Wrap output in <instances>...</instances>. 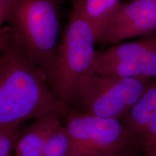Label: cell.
<instances>
[{
	"instance_id": "10",
	"label": "cell",
	"mask_w": 156,
	"mask_h": 156,
	"mask_svg": "<svg viewBox=\"0 0 156 156\" xmlns=\"http://www.w3.org/2000/svg\"><path fill=\"white\" fill-rule=\"evenodd\" d=\"M69 139L63 121L51 132L46 140L42 156H67Z\"/></svg>"
},
{
	"instance_id": "7",
	"label": "cell",
	"mask_w": 156,
	"mask_h": 156,
	"mask_svg": "<svg viewBox=\"0 0 156 156\" xmlns=\"http://www.w3.org/2000/svg\"><path fill=\"white\" fill-rule=\"evenodd\" d=\"M156 32V0L120 2L95 31L96 44L109 47Z\"/></svg>"
},
{
	"instance_id": "1",
	"label": "cell",
	"mask_w": 156,
	"mask_h": 156,
	"mask_svg": "<svg viewBox=\"0 0 156 156\" xmlns=\"http://www.w3.org/2000/svg\"><path fill=\"white\" fill-rule=\"evenodd\" d=\"M68 109L42 70L8 39L0 56V129L20 126L51 112L64 116Z\"/></svg>"
},
{
	"instance_id": "2",
	"label": "cell",
	"mask_w": 156,
	"mask_h": 156,
	"mask_svg": "<svg viewBox=\"0 0 156 156\" xmlns=\"http://www.w3.org/2000/svg\"><path fill=\"white\" fill-rule=\"evenodd\" d=\"M0 2L9 42L42 70L50 85L62 32V0Z\"/></svg>"
},
{
	"instance_id": "5",
	"label": "cell",
	"mask_w": 156,
	"mask_h": 156,
	"mask_svg": "<svg viewBox=\"0 0 156 156\" xmlns=\"http://www.w3.org/2000/svg\"><path fill=\"white\" fill-rule=\"evenodd\" d=\"M63 120L69 139L67 156H103L133 145L118 119L69 108Z\"/></svg>"
},
{
	"instance_id": "14",
	"label": "cell",
	"mask_w": 156,
	"mask_h": 156,
	"mask_svg": "<svg viewBox=\"0 0 156 156\" xmlns=\"http://www.w3.org/2000/svg\"><path fill=\"white\" fill-rule=\"evenodd\" d=\"M143 156H156V140L147 151L144 152Z\"/></svg>"
},
{
	"instance_id": "11",
	"label": "cell",
	"mask_w": 156,
	"mask_h": 156,
	"mask_svg": "<svg viewBox=\"0 0 156 156\" xmlns=\"http://www.w3.org/2000/svg\"><path fill=\"white\" fill-rule=\"evenodd\" d=\"M22 129V125L0 129V156H11Z\"/></svg>"
},
{
	"instance_id": "6",
	"label": "cell",
	"mask_w": 156,
	"mask_h": 156,
	"mask_svg": "<svg viewBox=\"0 0 156 156\" xmlns=\"http://www.w3.org/2000/svg\"><path fill=\"white\" fill-rule=\"evenodd\" d=\"M95 74L156 80V32L98 51Z\"/></svg>"
},
{
	"instance_id": "13",
	"label": "cell",
	"mask_w": 156,
	"mask_h": 156,
	"mask_svg": "<svg viewBox=\"0 0 156 156\" xmlns=\"http://www.w3.org/2000/svg\"><path fill=\"white\" fill-rule=\"evenodd\" d=\"M6 31L5 28V23H4V14L3 9L2 6L1 2H0V37L5 36Z\"/></svg>"
},
{
	"instance_id": "3",
	"label": "cell",
	"mask_w": 156,
	"mask_h": 156,
	"mask_svg": "<svg viewBox=\"0 0 156 156\" xmlns=\"http://www.w3.org/2000/svg\"><path fill=\"white\" fill-rule=\"evenodd\" d=\"M96 45L95 32L84 12L83 0H73L62 32L50 83L58 98L68 106L95 74Z\"/></svg>"
},
{
	"instance_id": "8",
	"label": "cell",
	"mask_w": 156,
	"mask_h": 156,
	"mask_svg": "<svg viewBox=\"0 0 156 156\" xmlns=\"http://www.w3.org/2000/svg\"><path fill=\"white\" fill-rule=\"evenodd\" d=\"M64 115L51 112L33 120L30 125L23 129L15 147L16 156H42L48 135Z\"/></svg>"
},
{
	"instance_id": "15",
	"label": "cell",
	"mask_w": 156,
	"mask_h": 156,
	"mask_svg": "<svg viewBox=\"0 0 156 156\" xmlns=\"http://www.w3.org/2000/svg\"><path fill=\"white\" fill-rule=\"evenodd\" d=\"M7 43H8V37H7V35L5 33V36L0 37V56H1L3 50L5 49Z\"/></svg>"
},
{
	"instance_id": "12",
	"label": "cell",
	"mask_w": 156,
	"mask_h": 156,
	"mask_svg": "<svg viewBox=\"0 0 156 156\" xmlns=\"http://www.w3.org/2000/svg\"><path fill=\"white\" fill-rule=\"evenodd\" d=\"M140 150L133 144L122 151L103 156H140Z\"/></svg>"
},
{
	"instance_id": "9",
	"label": "cell",
	"mask_w": 156,
	"mask_h": 156,
	"mask_svg": "<svg viewBox=\"0 0 156 156\" xmlns=\"http://www.w3.org/2000/svg\"><path fill=\"white\" fill-rule=\"evenodd\" d=\"M156 115V81L150 85L139 100L121 119L132 142Z\"/></svg>"
},
{
	"instance_id": "4",
	"label": "cell",
	"mask_w": 156,
	"mask_h": 156,
	"mask_svg": "<svg viewBox=\"0 0 156 156\" xmlns=\"http://www.w3.org/2000/svg\"><path fill=\"white\" fill-rule=\"evenodd\" d=\"M155 80L95 74L78 92L69 108L121 119Z\"/></svg>"
}]
</instances>
